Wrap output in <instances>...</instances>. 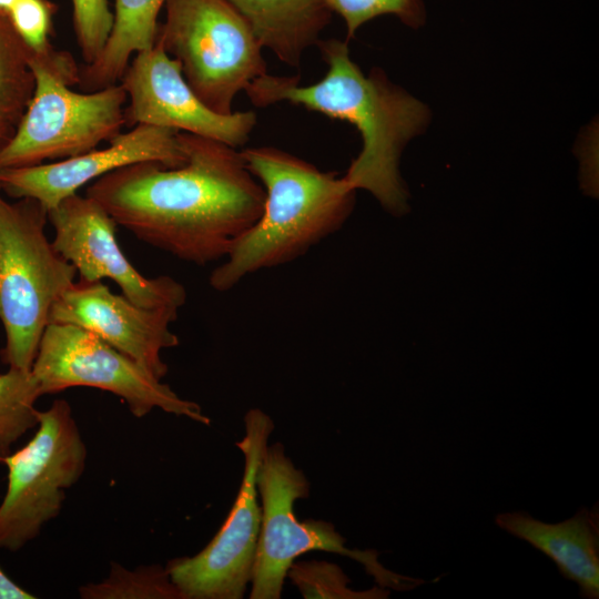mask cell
<instances>
[{
	"mask_svg": "<svg viewBox=\"0 0 599 599\" xmlns=\"http://www.w3.org/2000/svg\"><path fill=\"white\" fill-rule=\"evenodd\" d=\"M328 9L345 22L347 39L358 29L380 16H394L403 24L418 29L426 22L424 0H324Z\"/></svg>",
	"mask_w": 599,
	"mask_h": 599,
	"instance_id": "22",
	"label": "cell"
},
{
	"mask_svg": "<svg viewBox=\"0 0 599 599\" xmlns=\"http://www.w3.org/2000/svg\"><path fill=\"white\" fill-rule=\"evenodd\" d=\"M247 170L265 192L258 220L233 244L210 277L216 292L235 287L246 276L292 262L342 227L351 215L356 190L336 172L274 146L240 151Z\"/></svg>",
	"mask_w": 599,
	"mask_h": 599,
	"instance_id": "3",
	"label": "cell"
},
{
	"mask_svg": "<svg viewBox=\"0 0 599 599\" xmlns=\"http://www.w3.org/2000/svg\"><path fill=\"white\" fill-rule=\"evenodd\" d=\"M31 372L42 395L71 387H93L120 397L138 418L159 408L203 425L211 424L197 403L182 398L131 357L73 324H48Z\"/></svg>",
	"mask_w": 599,
	"mask_h": 599,
	"instance_id": "9",
	"label": "cell"
},
{
	"mask_svg": "<svg viewBox=\"0 0 599 599\" xmlns=\"http://www.w3.org/2000/svg\"><path fill=\"white\" fill-rule=\"evenodd\" d=\"M260 408L244 416V436L236 443L244 456L238 494L213 539L196 555L171 559L166 567L183 599H241L251 583L261 529L257 469L274 430Z\"/></svg>",
	"mask_w": 599,
	"mask_h": 599,
	"instance_id": "10",
	"label": "cell"
},
{
	"mask_svg": "<svg viewBox=\"0 0 599 599\" xmlns=\"http://www.w3.org/2000/svg\"><path fill=\"white\" fill-rule=\"evenodd\" d=\"M38 429L8 455V485L0 504V549L16 552L59 516L65 490L82 476L87 446L70 404L54 400L39 412Z\"/></svg>",
	"mask_w": 599,
	"mask_h": 599,
	"instance_id": "8",
	"label": "cell"
},
{
	"mask_svg": "<svg viewBox=\"0 0 599 599\" xmlns=\"http://www.w3.org/2000/svg\"><path fill=\"white\" fill-rule=\"evenodd\" d=\"M180 141L183 164L125 165L90 183L85 195L136 238L203 266L223 260L258 220L265 192L237 149L186 132Z\"/></svg>",
	"mask_w": 599,
	"mask_h": 599,
	"instance_id": "1",
	"label": "cell"
},
{
	"mask_svg": "<svg viewBox=\"0 0 599 599\" xmlns=\"http://www.w3.org/2000/svg\"><path fill=\"white\" fill-rule=\"evenodd\" d=\"M32 97L14 134L0 146V170L64 160L109 141L125 124L128 97L121 83L77 92L80 70L70 53L53 50L29 61Z\"/></svg>",
	"mask_w": 599,
	"mask_h": 599,
	"instance_id": "4",
	"label": "cell"
},
{
	"mask_svg": "<svg viewBox=\"0 0 599 599\" xmlns=\"http://www.w3.org/2000/svg\"><path fill=\"white\" fill-rule=\"evenodd\" d=\"M42 396L39 383L30 370L9 367L0 375V463L27 432L38 426L35 407Z\"/></svg>",
	"mask_w": 599,
	"mask_h": 599,
	"instance_id": "18",
	"label": "cell"
},
{
	"mask_svg": "<svg viewBox=\"0 0 599 599\" xmlns=\"http://www.w3.org/2000/svg\"><path fill=\"white\" fill-rule=\"evenodd\" d=\"M33 597L12 581L0 567V599H32Z\"/></svg>",
	"mask_w": 599,
	"mask_h": 599,
	"instance_id": "25",
	"label": "cell"
},
{
	"mask_svg": "<svg viewBox=\"0 0 599 599\" xmlns=\"http://www.w3.org/2000/svg\"><path fill=\"white\" fill-rule=\"evenodd\" d=\"M84 599H183L166 567L152 565L126 569L112 564L109 576L79 589Z\"/></svg>",
	"mask_w": 599,
	"mask_h": 599,
	"instance_id": "20",
	"label": "cell"
},
{
	"mask_svg": "<svg viewBox=\"0 0 599 599\" xmlns=\"http://www.w3.org/2000/svg\"><path fill=\"white\" fill-rule=\"evenodd\" d=\"M155 43L177 60L187 84L220 114L267 73L262 45L229 0H166Z\"/></svg>",
	"mask_w": 599,
	"mask_h": 599,
	"instance_id": "7",
	"label": "cell"
},
{
	"mask_svg": "<svg viewBox=\"0 0 599 599\" xmlns=\"http://www.w3.org/2000/svg\"><path fill=\"white\" fill-rule=\"evenodd\" d=\"M316 45L327 64L319 81L302 85L298 77L266 73L248 84L246 95L258 108L285 101L353 124L363 143L344 179L355 190L373 194L390 214H405L408 193L399 159L407 143L426 128V105L390 82L380 69L365 74L351 59L346 40H319Z\"/></svg>",
	"mask_w": 599,
	"mask_h": 599,
	"instance_id": "2",
	"label": "cell"
},
{
	"mask_svg": "<svg viewBox=\"0 0 599 599\" xmlns=\"http://www.w3.org/2000/svg\"><path fill=\"white\" fill-rule=\"evenodd\" d=\"M166 0H115L112 31L94 62L80 71L84 92L118 83L132 57L152 48L158 33V17Z\"/></svg>",
	"mask_w": 599,
	"mask_h": 599,
	"instance_id": "17",
	"label": "cell"
},
{
	"mask_svg": "<svg viewBox=\"0 0 599 599\" xmlns=\"http://www.w3.org/2000/svg\"><path fill=\"white\" fill-rule=\"evenodd\" d=\"M48 220L54 248L74 266L80 281L110 278L143 307L184 305L186 291L180 282L166 275L144 277L131 264L116 242V223L93 199L72 194L48 211Z\"/></svg>",
	"mask_w": 599,
	"mask_h": 599,
	"instance_id": "12",
	"label": "cell"
},
{
	"mask_svg": "<svg viewBox=\"0 0 599 599\" xmlns=\"http://www.w3.org/2000/svg\"><path fill=\"white\" fill-rule=\"evenodd\" d=\"M180 306L143 307L98 282H74L54 303L49 323L83 327L163 379L167 365L161 353L179 345L171 329Z\"/></svg>",
	"mask_w": 599,
	"mask_h": 599,
	"instance_id": "14",
	"label": "cell"
},
{
	"mask_svg": "<svg viewBox=\"0 0 599 599\" xmlns=\"http://www.w3.org/2000/svg\"><path fill=\"white\" fill-rule=\"evenodd\" d=\"M287 577L305 599H385L389 590L374 586L366 590L349 588V578L343 569L326 560L294 561Z\"/></svg>",
	"mask_w": 599,
	"mask_h": 599,
	"instance_id": "21",
	"label": "cell"
},
{
	"mask_svg": "<svg viewBox=\"0 0 599 599\" xmlns=\"http://www.w3.org/2000/svg\"><path fill=\"white\" fill-rule=\"evenodd\" d=\"M8 121L0 118V140L4 136L8 129Z\"/></svg>",
	"mask_w": 599,
	"mask_h": 599,
	"instance_id": "27",
	"label": "cell"
},
{
	"mask_svg": "<svg viewBox=\"0 0 599 599\" xmlns=\"http://www.w3.org/2000/svg\"><path fill=\"white\" fill-rule=\"evenodd\" d=\"M47 221L35 200L11 203L0 193L1 358L12 368L31 369L51 309L77 274L47 237Z\"/></svg>",
	"mask_w": 599,
	"mask_h": 599,
	"instance_id": "5",
	"label": "cell"
},
{
	"mask_svg": "<svg viewBox=\"0 0 599 599\" xmlns=\"http://www.w3.org/2000/svg\"><path fill=\"white\" fill-rule=\"evenodd\" d=\"M121 84L129 101L125 124H148L243 146L256 125L253 111L220 114L206 106L184 79L177 60L154 43L135 53Z\"/></svg>",
	"mask_w": 599,
	"mask_h": 599,
	"instance_id": "11",
	"label": "cell"
},
{
	"mask_svg": "<svg viewBox=\"0 0 599 599\" xmlns=\"http://www.w3.org/2000/svg\"><path fill=\"white\" fill-rule=\"evenodd\" d=\"M185 161L179 131L136 124L113 136L105 148L51 163L0 170V190L35 200L50 211L82 186L125 165L156 162L174 167Z\"/></svg>",
	"mask_w": 599,
	"mask_h": 599,
	"instance_id": "13",
	"label": "cell"
},
{
	"mask_svg": "<svg viewBox=\"0 0 599 599\" xmlns=\"http://www.w3.org/2000/svg\"><path fill=\"white\" fill-rule=\"evenodd\" d=\"M77 43L85 64L95 61L112 31L114 16L108 0H71Z\"/></svg>",
	"mask_w": 599,
	"mask_h": 599,
	"instance_id": "23",
	"label": "cell"
},
{
	"mask_svg": "<svg viewBox=\"0 0 599 599\" xmlns=\"http://www.w3.org/2000/svg\"><path fill=\"white\" fill-rule=\"evenodd\" d=\"M51 7L47 0H16L7 13L20 39L39 54L55 50L49 41Z\"/></svg>",
	"mask_w": 599,
	"mask_h": 599,
	"instance_id": "24",
	"label": "cell"
},
{
	"mask_svg": "<svg viewBox=\"0 0 599 599\" xmlns=\"http://www.w3.org/2000/svg\"><path fill=\"white\" fill-rule=\"evenodd\" d=\"M256 487L262 517L248 598L280 599L292 564L301 555L316 550L357 561L384 588L406 591L425 583L385 568L376 550L347 548L345 538L329 521H300L294 504L309 496L311 485L282 443L267 446L257 469Z\"/></svg>",
	"mask_w": 599,
	"mask_h": 599,
	"instance_id": "6",
	"label": "cell"
},
{
	"mask_svg": "<svg viewBox=\"0 0 599 599\" xmlns=\"http://www.w3.org/2000/svg\"><path fill=\"white\" fill-rule=\"evenodd\" d=\"M32 51L0 11V118L8 122L27 108L34 89L29 67Z\"/></svg>",
	"mask_w": 599,
	"mask_h": 599,
	"instance_id": "19",
	"label": "cell"
},
{
	"mask_svg": "<svg viewBox=\"0 0 599 599\" xmlns=\"http://www.w3.org/2000/svg\"><path fill=\"white\" fill-rule=\"evenodd\" d=\"M263 48L298 68L304 52L319 41L332 11L324 0H229Z\"/></svg>",
	"mask_w": 599,
	"mask_h": 599,
	"instance_id": "16",
	"label": "cell"
},
{
	"mask_svg": "<svg viewBox=\"0 0 599 599\" xmlns=\"http://www.w3.org/2000/svg\"><path fill=\"white\" fill-rule=\"evenodd\" d=\"M14 1L16 0H0V11L7 14Z\"/></svg>",
	"mask_w": 599,
	"mask_h": 599,
	"instance_id": "26",
	"label": "cell"
},
{
	"mask_svg": "<svg viewBox=\"0 0 599 599\" xmlns=\"http://www.w3.org/2000/svg\"><path fill=\"white\" fill-rule=\"evenodd\" d=\"M598 504L582 507L572 517L556 524L534 518L525 511L496 515V525L550 558L560 573L577 583L581 597L599 598Z\"/></svg>",
	"mask_w": 599,
	"mask_h": 599,
	"instance_id": "15",
	"label": "cell"
}]
</instances>
